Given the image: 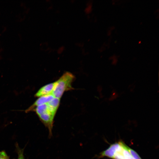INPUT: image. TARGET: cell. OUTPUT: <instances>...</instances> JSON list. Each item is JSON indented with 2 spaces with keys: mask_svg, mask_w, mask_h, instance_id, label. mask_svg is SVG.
<instances>
[{
  "mask_svg": "<svg viewBox=\"0 0 159 159\" xmlns=\"http://www.w3.org/2000/svg\"><path fill=\"white\" fill-rule=\"evenodd\" d=\"M91 9V6L90 5L88 6L86 8L85 10V12L87 13H89Z\"/></svg>",
  "mask_w": 159,
  "mask_h": 159,
  "instance_id": "obj_10",
  "label": "cell"
},
{
  "mask_svg": "<svg viewBox=\"0 0 159 159\" xmlns=\"http://www.w3.org/2000/svg\"><path fill=\"white\" fill-rule=\"evenodd\" d=\"M74 78L72 74L68 72H65L56 81L52 95L54 97L60 99L65 92L74 89L72 86V83Z\"/></svg>",
  "mask_w": 159,
  "mask_h": 159,
  "instance_id": "obj_1",
  "label": "cell"
},
{
  "mask_svg": "<svg viewBox=\"0 0 159 159\" xmlns=\"http://www.w3.org/2000/svg\"><path fill=\"white\" fill-rule=\"evenodd\" d=\"M47 104L40 105L35 107V111L38 116L45 113L48 110Z\"/></svg>",
  "mask_w": 159,
  "mask_h": 159,
  "instance_id": "obj_6",
  "label": "cell"
},
{
  "mask_svg": "<svg viewBox=\"0 0 159 159\" xmlns=\"http://www.w3.org/2000/svg\"><path fill=\"white\" fill-rule=\"evenodd\" d=\"M16 147L18 154L17 159H25L24 155V149L20 148L18 144L16 145Z\"/></svg>",
  "mask_w": 159,
  "mask_h": 159,
  "instance_id": "obj_8",
  "label": "cell"
},
{
  "mask_svg": "<svg viewBox=\"0 0 159 159\" xmlns=\"http://www.w3.org/2000/svg\"><path fill=\"white\" fill-rule=\"evenodd\" d=\"M54 97L52 94L39 97L30 107L29 110H32L38 106L47 103Z\"/></svg>",
  "mask_w": 159,
  "mask_h": 159,
  "instance_id": "obj_4",
  "label": "cell"
},
{
  "mask_svg": "<svg viewBox=\"0 0 159 159\" xmlns=\"http://www.w3.org/2000/svg\"><path fill=\"white\" fill-rule=\"evenodd\" d=\"M120 147L119 142L111 145L108 149L100 153L99 157L106 156L113 158L115 153Z\"/></svg>",
  "mask_w": 159,
  "mask_h": 159,
  "instance_id": "obj_3",
  "label": "cell"
},
{
  "mask_svg": "<svg viewBox=\"0 0 159 159\" xmlns=\"http://www.w3.org/2000/svg\"><path fill=\"white\" fill-rule=\"evenodd\" d=\"M0 159H11L4 151H0Z\"/></svg>",
  "mask_w": 159,
  "mask_h": 159,
  "instance_id": "obj_9",
  "label": "cell"
},
{
  "mask_svg": "<svg viewBox=\"0 0 159 159\" xmlns=\"http://www.w3.org/2000/svg\"><path fill=\"white\" fill-rule=\"evenodd\" d=\"M55 82L47 84L41 88L35 95L37 97L52 94L56 84Z\"/></svg>",
  "mask_w": 159,
  "mask_h": 159,
  "instance_id": "obj_2",
  "label": "cell"
},
{
  "mask_svg": "<svg viewBox=\"0 0 159 159\" xmlns=\"http://www.w3.org/2000/svg\"><path fill=\"white\" fill-rule=\"evenodd\" d=\"M61 49L60 50H59V52H61V50H62V51L63 50V47H61Z\"/></svg>",
  "mask_w": 159,
  "mask_h": 159,
  "instance_id": "obj_11",
  "label": "cell"
},
{
  "mask_svg": "<svg viewBox=\"0 0 159 159\" xmlns=\"http://www.w3.org/2000/svg\"><path fill=\"white\" fill-rule=\"evenodd\" d=\"M126 148L134 159H141L139 155L135 151L127 145Z\"/></svg>",
  "mask_w": 159,
  "mask_h": 159,
  "instance_id": "obj_7",
  "label": "cell"
},
{
  "mask_svg": "<svg viewBox=\"0 0 159 159\" xmlns=\"http://www.w3.org/2000/svg\"><path fill=\"white\" fill-rule=\"evenodd\" d=\"M60 99L54 97L47 104V110L52 113L56 115L59 106Z\"/></svg>",
  "mask_w": 159,
  "mask_h": 159,
  "instance_id": "obj_5",
  "label": "cell"
}]
</instances>
